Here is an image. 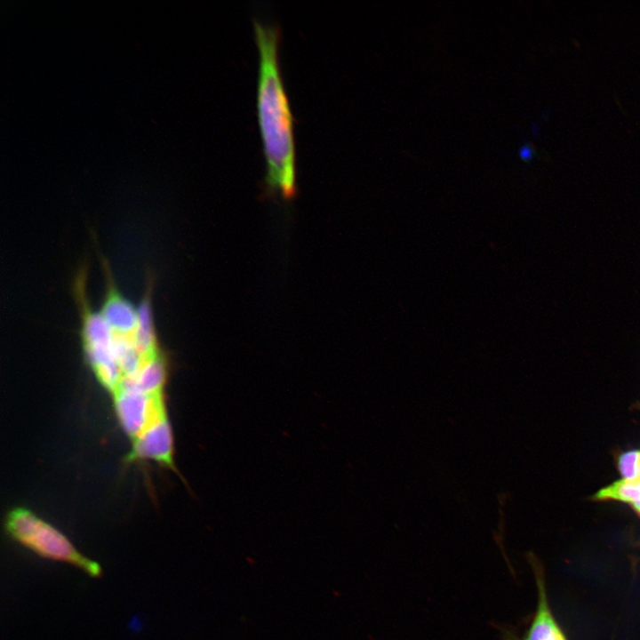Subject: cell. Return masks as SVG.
Returning a JSON list of instances; mask_svg holds the SVG:
<instances>
[{
	"mask_svg": "<svg viewBox=\"0 0 640 640\" xmlns=\"http://www.w3.org/2000/svg\"><path fill=\"white\" fill-rule=\"evenodd\" d=\"M260 52L257 108L267 163L266 184L290 199L296 193L292 115L278 63L279 28L254 20Z\"/></svg>",
	"mask_w": 640,
	"mask_h": 640,
	"instance_id": "cell-1",
	"label": "cell"
},
{
	"mask_svg": "<svg viewBox=\"0 0 640 640\" xmlns=\"http://www.w3.org/2000/svg\"><path fill=\"white\" fill-rule=\"evenodd\" d=\"M9 535L36 555L72 564L92 577L101 574L100 564L83 556L58 529L29 509L16 508L6 516Z\"/></svg>",
	"mask_w": 640,
	"mask_h": 640,
	"instance_id": "cell-2",
	"label": "cell"
},
{
	"mask_svg": "<svg viewBox=\"0 0 640 640\" xmlns=\"http://www.w3.org/2000/svg\"><path fill=\"white\" fill-rule=\"evenodd\" d=\"M86 269H79L74 293L80 315V334L85 358L100 383L112 393L122 379L114 354L113 332L100 311L92 309L85 291Z\"/></svg>",
	"mask_w": 640,
	"mask_h": 640,
	"instance_id": "cell-3",
	"label": "cell"
},
{
	"mask_svg": "<svg viewBox=\"0 0 640 640\" xmlns=\"http://www.w3.org/2000/svg\"><path fill=\"white\" fill-rule=\"evenodd\" d=\"M113 396L120 424L132 440L165 412L163 394L150 396L131 388H117Z\"/></svg>",
	"mask_w": 640,
	"mask_h": 640,
	"instance_id": "cell-4",
	"label": "cell"
},
{
	"mask_svg": "<svg viewBox=\"0 0 640 640\" xmlns=\"http://www.w3.org/2000/svg\"><path fill=\"white\" fill-rule=\"evenodd\" d=\"M127 460H152L175 470L172 433L166 412L133 440Z\"/></svg>",
	"mask_w": 640,
	"mask_h": 640,
	"instance_id": "cell-5",
	"label": "cell"
},
{
	"mask_svg": "<svg viewBox=\"0 0 640 640\" xmlns=\"http://www.w3.org/2000/svg\"><path fill=\"white\" fill-rule=\"evenodd\" d=\"M167 370V360L162 351L146 359L132 376L123 377L117 388H131L150 396L162 395Z\"/></svg>",
	"mask_w": 640,
	"mask_h": 640,
	"instance_id": "cell-6",
	"label": "cell"
},
{
	"mask_svg": "<svg viewBox=\"0 0 640 640\" xmlns=\"http://www.w3.org/2000/svg\"><path fill=\"white\" fill-rule=\"evenodd\" d=\"M540 572L536 574L539 587L538 608L531 627L522 640H566L550 612Z\"/></svg>",
	"mask_w": 640,
	"mask_h": 640,
	"instance_id": "cell-7",
	"label": "cell"
},
{
	"mask_svg": "<svg viewBox=\"0 0 640 640\" xmlns=\"http://www.w3.org/2000/svg\"><path fill=\"white\" fill-rule=\"evenodd\" d=\"M592 500L596 501H620L633 507L640 502V485L636 482L625 479L618 480L597 491L592 496Z\"/></svg>",
	"mask_w": 640,
	"mask_h": 640,
	"instance_id": "cell-8",
	"label": "cell"
},
{
	"mask_svg": "<svg viewBox=\"0 0 640 640\" xmlns=\"http://www.w3.org/2000/svg\"><path fill=\"white\" fill-rule=\"evenodd\" d=\"M617 466L622 479L640 483V450H631L620 454Z\"/></svg>",
	"mask_w": 640,
	"mask_h": 640,
	"instance_id": "cell-9",
	"label": "cell"
},
{
	"mask_svg": "<svg viewBox=\"0 0 640 640\" xmlns=\"http://www.w3.org/2000/svg\"><path fill=\"white\" fill-rule=\"evenodd\" d=\"M521 157L524 160H530L532 156V148L529 145H524L520 150Z\"/></svg>",
	"mask_w": 640,
	"mask_h": 640,
	"instance_id": "cell-10",
	"label": "cell"
},
{
	"mask_svg": "<svg viewBox=\"0 0 640 640\" xmlns=\"http://www.w3.org/2000/svg\"><path fill=\"white\" fill-rule=\"evenodd\" d=\"M639 485H640V483H639ZM632 508H634V510H635L637 514L640 515V502H638L637 504H636V505L633 506Z\"/></svg>",
	"mask_w": 640,
	"mask_h": 640,
	"instance_id": "cell-11",
	"label": "cell"
}]
</instances>
